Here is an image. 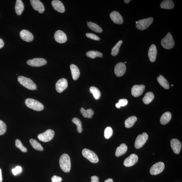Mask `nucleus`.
Instances as JSON below:
<instances>
[{
  "label": "nucleus",
  "mask_w": 182,
  "mask_h": 182,
  "mask_svg": "<svg viewBox=\"0 0 182 182\" xmlns=\"http://www.w3.org/2000/svg\"><path fill=\"white\" fill-rule=\"evenodd\" d=\"M60 164L62 170L65 172H70L71 168V159L69 155L64 153L61 156L60 159Z\"/></svg>",
  "instance_id": "nucleus-1"
},
{
  "label": "nucleus",
  "mask_w": 182,
  "mask_h": 182,
  "mask_svg": "<svg viewBox=\"0 0 182 182\" xmlns=\"http://www.w3.org/2000/svg\"><path fill=\"white\" fill-rule=\"evenodd\" d=\"M18 81L22 85L28 89L31 90L36 89V84L29 78L23 76H19L18 77Z\"/></svg>",
  "instance_id": "nucleus-2"
},
{
  "label": "nucleus",
  "mask_w": 182,
  "mask_h": 182,
  "mask_svg": "<svg viewBox=\"0 0 182 182\" xmlns=\"http://www.w3.org/2000/svg\"><path fill=\"white\" fill-rule=\"evenodd\" d=\"M25 103L28 107L35 111H42L44 108V106L42 103L34 99L28 98L26 99Z\"/></svg>",
  "instance_id": "nucleus-3"
},
{
  "label": "nucleus",
  "mask_w": 182,
  "mask_h": 182,
  "mask_svg": "<svg viewBox=\"0 0 182 182\" xmlns=\"http://www.w3.org/2000/svg\"><path fill=\"white\" fill-rule=\"evenodd\" d=\"M162 46L164 49H170L173 48L175 45V42L170 32H169L161 41Z\"/></svg>",
  "instance_id": "nucleus-4"
},
{
  "label": "nucleus",
  "mask_w": 182,
  "mask_h": 182,
  "mask_svg": "<svg viewBox=\"0 0 182 182\" xmlns=\"http://www.w3.org/2000/svg\"><path fill=\"white\" fill-rule=\"evenodd\" d=\"M153 17L144 19L136 22V27L139 30H143L146 29L153 22Z\"/></svg>",
  "instance_id": "nucleus-5"
},
{
  "label": "nucleus",
  "mask_w": 182,
  "mask_h": 182,
  "mask_svg": "<svg viewBox=\"0 0 182 182\" xmlns=\"http://www.w3.org/2000/svg\"><path fill=\"white\" fill-rule=\"evenodd\" d=\"M82 155L91 162L96 163L99 161V158L94 152L87 149H84L82 150Z\"/></svg>",
  "instance_id": "nucleus-6"
},
{
  "label": "nucleus",
  "mask_w": 182,
  "mask_h": 182,
  "mask_svg": "<svg viewBox=\"0 0 182 182\" xmlns=\"http://www.w3.org/2000/svg\"><path fill=\"white\" fill-rule=\"evenodd\" d=\"M55 135V132L53 130H47L44 133L38 134V139L44 142H47L51 140Z\"/></svg>",
  "instance_id": "nucleus-7"
},
{
  "label": "nucleus",
  "mask_w": 182,
  "mask_h": 182,
  "mask_svg": "<svg viewBox=\"0 0 182 182\" xmlns=\"http://www.w3.org/2000/svg\"><path fill=\"white\" fill-rule=\"evenodd\" d=\"M148 137V135L146 133H143L142 135H139L136 137L135 143V148L139 149L141 148L146 144Z\"/></svg>",
  "instance_id": "nucleus-8"
},
{
  "label": "nucleus",
  "mask_w": 182,
  "mask_h": 182,
  "mask_svg": "<svg viewBox=\"0 0 182 182\" xmlns=\"http://www.w3.org/2000/svg\"><path fill=\"white\" fill-rule=\"evenodd\" d=\"M164 164L160 162L153 164L150 169V173L152 175H157L162 173L164 168Z\"/></svg>",
  "instance_id": "nucleus-9"
},
{
  "label": "nucleus",
  "mask_w": 182,
  "mask_h": 182,
  "mask_svg": "<svg viewBox=\"0 0 182 182\" xmlns=\"http://www.w3.org/2000/svg\"><path fill=\"white\" fill-rule=\"evenodd\" d=\"M47 63L46 60L43 58H34L28 60L27 62V64L32 66H40L45 65Z\"/></svg>",
  "instance_id": "nucleus-10"
},
{
  "label": "nucleus",
  "mask_w": 182,
  "mask_h": 182,
  "mask_svg": "<svg viewBox=\"0 0 182 182\" xmlns=\"http://www.w3.org/2000/svg\"><path fill=\"white\" fill-rule=\"evenodd\" d=\"M126 66L123 62L116 64L114 68V73L117 76L120 77L124 75L126 71Z\"/></svg>",
  "instance_id": "nucleus-11"
},
{
  "label": "nucleus",
  "mask_w": 182,
  "mask_h": 182,
  "mask_svg": "<svg viewBox=\"0 0 182 182\" xmlns=\"http://www.w3.org/2000/svg\"><path fill=\"white\" fill-rule=\"evenodd\" d=\"M138 160V155L135 154H132L125 159L123 164L126 167H131L135 164L137 162Z\"/></svg>",
  "instance_id": "nucleus-12"
},
{
  "label": "nucleus",
  "mask_w": 182,
  "mask_h": 182,
  "mask_svg": "<svg viewBox=\"0 0 182 182\" xmlns=\"http://www.w3.org/2000/svg\"><path fill=\"white\" fill-rule=\"evenodd\" d=\"M68 85L66 79L62 78L58 80L56 84V89L58 93H61L66 89Z\"/></svg>",
  "instance_id": "nucleus-13"
},
{
  "label": "nucleus",
  "mask_w": 182,
  "mask_h": 182,
  "mask_svg": "<svg viewBox=\"0 0 182 182\" xmlns=\"http://www.w3.org/2000/svg\"><path fill=\"white\" fill-rule=\"evenodd\" d=\"M54 38L56 42L61 44L66 42L67 40L66 34L60 30H58L55 32Z\"/></svg>",
  "instance_id": "nucleus-14"
},
{
  "label": "nucleus",
  "mask_w": 182,
  "mask_h": 182,
  "mask_svg": "<svg viewBox=\"0 0 182 182\" xmlns=\"http://www.w3.org/2000/svg\"><path fill=\"white\" fill-rule=\"evenodd\" d=\"M144 85H135L132 88L131 93L132 96L137 97L141 95L145 90Z\"/></svg>",
  "instance_id": "nucleus-15"
},
{
  "label": "nucleus",
  "mask_w": 182,
  "mask_h": 182,
  "mask_svg": "<svg viewBox=\"0 0 182 182\" xmlns=\"http://www.w3.org/2000/svg\"><path fill=\"white\" fill-rule=\"evenodd\" d=\"M110 18L113 22L116 24H121L123 23V17L119 12L116 11L112 12L110 15Z\"/></svg>",
  "instance_id": "nucleus-16"
},
{
  "label": "nucleus",
  "mask_w": 182,
  "mask_h": 182,
  "mask_svg": "<svg viewBox=\"0 0 182 182\" xmlns=\"http://www.w3.org/2000/svg\"><path fill=\"white\" fill-rule=\"evenodd\" d=\"M30 3L34 10L38 11L40 13H42L45 10L44 5L39 0H31Z\"/></svg>",
  "instance_id": "nucleus-17"
},
{
  "label": "nucleus",
  "mask_w": 182,
  "mask_h": 182,
  "mask_svg": "<svg viewBox=\"0 0 182 182\" xmlns=\"http://www.w3.org/2000/svg\"><path fill=\"white\" fill-rule=\"evenodd\" d=\"M171 146L174 153L176 154H178L180 152L181 148V144L180 141L176 139H174L171 141Z\"/></svg>",
  "instance_id": "nucleus-18"
},
{
  "label": "nucleus",
  "mask_w": 182,
  "mask_h": 182,
  "mask_svg": "<svg viewBox=\"0 0 182 182\" xmlns=\"http://www.w3.org/2000/svg\"><path fill=\"white\" fill-rule=\"evenodd\" d=\"M20 36L22 39L27 42H31L34 39V36L28 30L23 29L20 32Z\"/></svg>",
  "instance_id": "nucleus-19"
},
{
  "label": "nucleus",
  "mask_w": 182,
  "mask_h": 182,
  "mask_svg": "<svg viewBox=\"0 0 182 182\" xmlns=\"http://www.w3.org/2000/svg\"><path fill=\"white\" fill-rule=\"evenodd\" d=\"M157 54V47L155 45H152L149 48L148 55L149 60L151 62H154L156 59Z\"/></svg>",
  "instance_id": "nucleus-20"
},
{
  "label": "nucleus",
  "mask_w": 182,
  "mask_h": 182,
  "mask_svg": "<svg viewBox=\"0 0 182 182\" xmlns=\"http://www.w3.org/2000/svg\"><path fill=\"white\" fill-rule=\"evenodd\" d=\"M51 4L54 9L58 12L63 13L65 11L64 4L59 0H54Z\"/></svg>",
  "instance_id": "nucleus-21"
},
{
  "label": "nucleus",
  "mask_w": 182,
  "mask_h": 182,
  "mask_svg": "<svg viewBox=\"0 0 182 182\" xmlns=\"http://www.w3.org/2000/svg\"><path fill=\"white\" fill-rule=\"evenodd\" d=\"M127 147L126 144H121L120 146L117 147L115 155L116 157H119L122 155L127 152Z\"/></svg>",
  "instance_id": "nucleus-22"
},
{
  "label": "nucleus",
  "mask_w": 182,
  "mask_h": 182,
  "mask_svg": "<svg viewBox=\"0 0 182 182\" xmlns=\"http://www.w3.org/2000/svg\"><path fill=\"white\" fill-rule=\"evenodd\" d=\"M71 75L74 80H77L80 76V72L78 68L75 64H71L70 66Z\"/></svg>",
  "instance_id": "nucleus-23"
},
{
  "label": "nucleus",
  "mask_w": 182,
  "mask_h": 182,
  "mask_svg": "<svg viewBox=\"0 0 182 182\" xmlns=\"http://www.w3.org/2000/svg\"><path fill=\"white\" fill-rule=\"evenodd\" d=\"M172 114L169 112L164 113L162 116L160 121L162 125H165L169 122L172 119Z\"/></svg>",
  "instance_id": "nucleus-24"
},
{
  "label": "nucleus",
  "mask_w": 182,
  "mask_h": 182,
  "mask_svg": "<svg viewBox=\"0 0 182 182\" xmlns=\"http://www.w3.org/2000/svg\"><path fill=\"white\" fill-rule=\"evenodd\" d=\"M174 2L171 0H164L162 1L160 5V7L165 9H172L174 7Z\"/></svg>",
  "instance_id": "nucleus-25"
},
{
  "label": "nucleus",
  "mask_w": 182,
  "mask_h": 182,
  "mask_svg": "<svg viewBox=\"0 0 182 182\" xmlns=\"http://www.w3.org/2000/svg\"><path fill=\"white\" fill-rule=\"evenodd\" d=\"M24 9V5L21 0H17L15 6V11L16 14L20 15L22 13Z\"/></svg>",
  "instance_id": "nucleus-26"
},
{
  "label": "nucleus",
  "mask_w": 182,
  "mask_h": 182,
  "mask_svg": "<svg viewBox=\"0 0 182 182\" xmlns=\"http://www.w3.org/2000/svg\"><path fill=\"white\" fill-rule=\"evenodd\" d=\"M157 80L160 85L162 88L166 89H168L169 88V84L167 80L162 75H160L159 77L157 78Z\"/></svg>",
  "instance_id": "nucleus-27"
},
{
  "label": "nucleus",
  "mask_w": 182,
  "mask_h": 182,
  "mask_svg": "<svg viewBox=\"0 0 182 182\" xmlns=\"http://www.w3.org/2000/svg\"><path fill=\"white\" fill-rule=\"evenodd\" d=\"M137 120V118L135 116H132L128 118L125 121V127L129 128L133 127Z\"/></svg>",
  "instance_id": "nucleus-28"
},
{
  "label": "nucleus",
  "mask_w": 182,
  "mask_h": 182,
  "mask_svg": "<svg viewBox=\"0 0 182 182\" xmlns=\"http://www.w3.org/2000/svg\"><path fill=\"white\" fill-rule=\"evenodd\" d=\"M82 115L85 118H92L94 114V111L92 109L85 110L82 108L80 110Z\"/></svg>",
  "instance_id": "nucleus-29"
},
{
  "label": "nucleus",
  "mask_w": 182,
  "mask_h": 182,
  "mask_svg": "<svg viewBox=\"0 0 182 182\" xmlns=\"http://www.w3.org/2000/svg\"><path fill=\"white\" fill-rule=\"evenodd\" d=\"M154 95L153 92H148L145 94L144 97L142 99L143 102L146 104H148L153 101L154 98Z\"/></svg>",
  "instance_id": "nucleus-30"
},
{
  "label": "nucleus",
  "mask_w": 182,
  "mask_h": 182,
  "mask_svg": "<svg viewBox=\"0 0 182 182\" xmlns=\"http://www.w3.org/2000/svg\"><path fill=\"white\" fill-rule=\"evenodd\" d=\"M88 25L90 29L97 33H100L103 32L102 29L96 23L90 22L88 23Z\"/></svg>",
  "instance_id": "nucleus-31"
},
{
  "label": "nucleus",
  "mask_w": 182,
  "mask_h": 182,
  "mask_svg": "<svg viewBox=\"0 0 182 182\" xmlns=\"http://www.w3.org/2000/svg\"><path fill=\"white\" fill-rule=\"evenodd\" d=\"M86 55L88 57L92 58V59H94L97 57H103L102 53L96 51H88L86 53Z\"/></svg>",
  "instance_id": "nucleus-32"
},
{
  "label": "nucleus",
  "mask_w": 182,
  "mask_h": 182,
  "mask_svg": "<svg viewBox=\"0 0 182 182\" xmlns=\"http://www.w3.org/2000/svg\"><path fill=\"white\" fill-rule=\"evenodd\" d=\"M90 92L93 94L95 99H98L100 98L101 93L98 88L94 86H92L90 88Z\"/></svg>",
  "instance_id": "nucleus-33"
},
{
  "label": "nucleus",
  "mask_w": 182,
  "mask_h": 182,
  "mask_svg": "<svg viewBox=\"0 0 182 182\" xmlns=\"http://www.w3.org/2000/svg\"><path fill=\"white\" fill-rule=\"evenodd\" d=\"M123 42L122 40L119 41L115 46L113 48L111 52V55L113 56H115L118 55L119 52V50H120V48L121 44H122Z\"/></svg>",
  "instance_id": "nucleus-34"
},
{
  "label": "nucleus",
  "mask_w": 182,
  "mask_h": 182,
  "mask_svg": "<svg viewBox=\"0 0 182 182\" xmlns=\"http://www.w3.org/2000/svg\"><path fill=\"white\" fill-rule=\"evenodd\" d=\"M29 142L32 147L34 149L39 151H43V147L40 143L36 141V140L34 139H30Z\"/></svg>",
  "instance_id": "nucleus-35"
},
{
  "label": "nucleus",
  "mask_w": 182,
  "mask_h": 182,
  "mask_svg": "<svg viewBox=\"0 0 182 182\" xmlns=\"http://www.w3.org/2000/svg\"><path fill=\"white\" fill-rule=\"evenodd\" d=\"M72 122L76 125L77 127V130L79 133H81L82 131V124L81 121L79 119L77 118H73L72 120Z\"/></svg>",
  "instance_id": "nucleus-36"
},
{
  "label": "nucleus",
  "mask_w": 182,
  "mask_h": 182,
  "mask_svg": "<svg viewBox=\"0 0 182 182\" xmlns=\"http://www.w3.org/2000/svg\"><path fill=\"white\" fill-rule=\"evenodd\" d=\"M15 145L17 148L20 149L23 152H27V148L23 146L22 143H21L20 140L16 139L15 141Z\"/></svg>",
  "instance_id": "nucleus-37"
},
{
  "label": "nucleus",
  "mask_w": 182,
  "mask_h": 182,
  "mask_svg": "<svg viewBox=\"0 0 182 182\" xmlns=\"http://www.w3.org/2000/svg\"><path fill=\"white\" fill-rule=\"evenodd\" d=\"M113 134V131L111 127H106L104 131L105 137L108 139L112 136Z\"/></svg>",
  "instance_id": "nucleus-38"
},
{
  "label": "nucleus",
  "mask_w": 182,
  "mask_h": 182,
  "mask_svg": "<svg viewBox=\"0 0 182 182\" xmlns=\"http://www.w3.org/2000/svg\"><path fill=\"white\" fill-rule=\"evenodd\" d=\"M6 130V123L3 121L0 120V135L5 134Z\"/></svg>",
  "instance_id": "nucleus-39"
},
{
  "label": "nucleus",
  "mask_w": 182,
  "mask_h": 182,
  "mask_svg": "<svg viewBox=\"0 0 182 182\" xmlns=\"http://www.w3.org/2000/svg\"><path fill=\"white\" fill-rule=\"evenodd\" d=\"M128 101L126 99H120L118 103L116 104V107L118 108H120L121 107H124L127 105Z\"/></svg>",
  "instance_id": "nucleus-40"
},
{
  "label": "nucleus",
  "mask_w": 182,
  "mask_h": 182,
  "mask_svg": "<svg viewBox=\"0 0 182 182\" xmlns=\"http://www.w3.org/2000/svg\"><path fill=\"white\" fill-rule=\"evenodd\" d=\"M86 35L87 37L93 40L99 41L100 40V38L96 34L92 33H87Z\"/></svg>",
  "instance_id": "nucleus-41"
},
{
  "label": "nucleus",
  "mask_w": 182,
  "mask_h": 182,
  "mask_svg": "<svg viewBox=\"0 0 182 182\" xmlns=\"http://www.w3.org/2000/svg\"><path fill=\"white\" fill-rule=\"evenodd\" d=\"M22 168L20 166H17L16 168L12 169V172L14 175H16L21 172Z\"/></svg>",
  "instance_id": "nucleus-42"
},
{
  "label": "nucleus",
  "mask_w": 182,
  "mask_h": 182,
  "mask_svg": "<svg viewBox=\"0 0 182 182\" xmlns=\"http://www.w3.org/2000/svg\"><path fill=\"white\" fill-rule=\"evenodd\" d=\"M62 180V177L56 176V175H54L51 178L52 182H61Z\"/></svg>",
  "instance_id": "nucleus-43"
},
{
  "label": "nucleus",
  "mask_w": 182,
  "mask_h": 182,
  "mask_svg": "<svg viewBox=\"0 0 182 182\" xmlns=\"http://www.w3.org/2000/svg\"><path fill=\"white\" fill-rule=\"evenodd\" d=\"M99 178L98 177L94 176L91 177V182H100L99 181Z\"/></svg>",
  "instance_id": "nucleus-44"
},
{
  "label": "nucleus",
  "mask_w": 182,
  "mask_h": 182,
  "mask_svg": "<svg viewBox=\"0 0 182 182\" xmlns=\"http://www.w3.org/2000/svg\"><path fill=\"white\" fill-rule=\"evenodd\" d=\"M4 45V41L2 39L0 38V49L2 48Z\"/></svg>",
  "instance_id": "nucleus-45"
},
{
  "label": "nucleus",
  "mask_w": 182,
  "mask_h": 182,
  "mask_svg": "<svg viewBox=\"0 0 182 182\" xmlns=\"http://www.w3.org/2000/svg\"><path fill=\"white\" fill-rule=\"evenodd\" d=\"M3 181V178H2L1 170L0 168V182H2Z\"/></svg>",
  "instance_id": "nucleus-46"
},
{
  "label": "nucleus",
  "mask_w": 182,
  "mask_h": 182,
  "mask_svg": "<svg viewBox=\"0 0 182 182\" xmlns=\"http://www.w3.org/2000/svg\"><path fill=\"white\" fill-rule=\"evenodd\" d=\"M104 182H114L112 179L109 178L107 180H106Z\"/></svg>",
  "instance_id": "nucleus-47"
},
{
  "label": "nucleus",
  "mask_w": 182,
  "mask_h": 182,
  "mask_svg": "<svg viewBox=\"0 0 182 182\" xmlns=\"http://www.w3.org/2000/svg\"><path fill=\"white\" fill-rule=\"evenodd\" d=\"M130 1V0H125L124 1L125 3L126 4H128Z\"/></svg>",
  "instance_id": "nucleus-48"
},
{
  "label": "nucleus",
  "mask_w": 182,
  "mask_h": 182,
  "mask_svg": "<svg viewBox=\"0 0 182 182\" xmlns=\"http://www.w3.org/2000/svg\"><path fill=\"white\" fill-rule=\"evenodd\" d=\"M172 86H173V85H172Z\"/></svg>",
  "instance_id": "nucleus-49"
},
{
  "label": "nucleus",
  "mask_w": 182,
  "mask_h": 182,
  "mask_svg": "<svg viewBox=\"0 0 182 182\" xmlns=\"http://www.w3.org/2000/svg\"><path fill=\"white\" fill-rule=\"evenodd\" d=\"M127 63V62H125V63Z\"/></svg>",
  "instance_id": "nucleus-50"
}]
</instances>
